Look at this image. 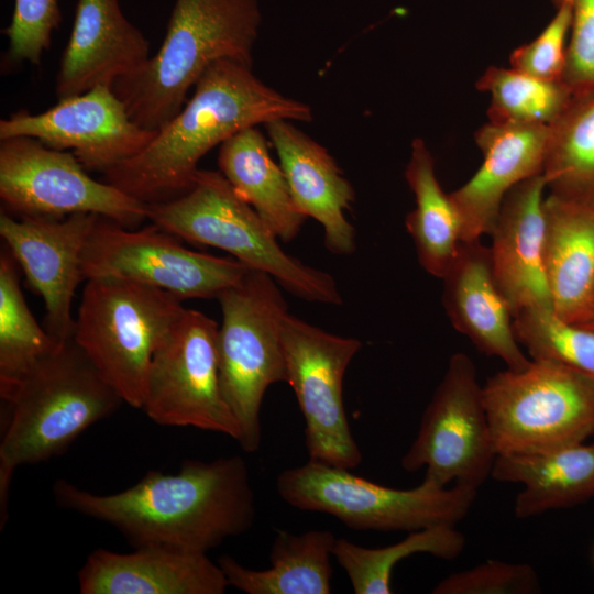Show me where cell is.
<instances>
[{"instance_id": "obj_1", "label": "cell", "mask_w": 594, "mask_h": 594, "mask_svg": "<svg viewBox=\"0 0 594 594\" xmlns=\"http://www.w3.org/2000/svg\"><path fill=\"white\" fill-rule=\"evenodd\" d=\"M53 493L58 506L111 525L134 547L164 543L207 553L251 529L256 515L240 455L187 460L176 473L150 471L113 494H95L66 480H58Z\"/></svg>"}, {"instance_id": "obj_2", "label": "cell", "mask_w": 594, "mask_h": 594, "mask_svg": "<svg viewBox=\"0 0 594 594\" xmlns=\"http://www.w3.org/2000/svg\"><path fill=\"white\" fill-rule=\"evenodd\" d=\"M193 96L133 157L108 169L105 182L145 204L188 191L199 161L238 132L274 120L312 121L311 108L264 84L233 59L212 63Z\"/></svg>"}, {"instance_id": "obj_3", "label": "cell", "mask_w": 594, "mask_h": 594, "mask_svg": "<svg viewBox=\"0 0 594 594\" xmlns=\"http://www.w3.org/2000/svg\"><path fill=\"white\" fill-rule=\"evenodd\" d=\"M1 398L10 416L0 441V529L15 470L59 455L124 403L74 340L37 361Z\"/></svg>"}, {"instance_id": "obj_4", "label": "cell", "mask_w": 594, "mask_h": 594, "mask_svg": "<svg viewBox=\"0 0 594 594\" xmlns=\"http://www.w3.org/2000/svg\"><path fill=\"white\" fill-rule=\"evenodd\" d=\"M261 21L258 0H176L156 54L112 89L135 123L158 131L212 63L252 67Z\"/></svg>"}, {"instance_id": "obj_5", "label": "cell", "mask_w": 594, "mask_h": 594, "mask_svg": "<svg viewBox=\"0 0 594 594\" xmlns=\"http://www.w3.org/2000/svg\"><path fill=\"white\" fill-rule=\"evenodd\" d=\"M147 219L182 239L230 253L248 267L267 273L296 297L342 304L334 278L287 254L221 172L199 169L182 196L147 204Z\"/></svg>"}, {"instance_id": "obj_6", "label": "cell", "mask_w": 594, "mask_h": 594, "mask_svg": "<svg viewBox=\"0 0 594 594\" xmlns=\"http://www.w3.org/2000/svg\"><path fill=\"white\" fill-rule=\"evenodd\" d=\"M184 309L182 299L157 287L89 278L73 340L122 400L141 409L153 354Z\"/></svg>"}, {"instance_id": "obj_7", "label": "cell", "mask_w": 594, "mask_h": 594, "mask_svg": "<svg viewBox=\"0 0 594 594\" xmlns=\"http://www.w3.org/2000/svg\"><path fill=\"white\" fill-rule=\"evenodd\" d=\"M217 299L222 312L217 339L221 389L240 429L238 442L253 453L262 442L264 395L271 385L287 382L282 342L287 304L277 282L253 268Z\"/></svg>"}, {"instance_id": "obj_8", "label": "cell", "mask_w": 594, "mask_h": 594, "mask_svg": "<svg viewBox=\"0 0 594 594\" xmlns=\"http://www.w3.org/2000/svg\"><path fill=\"white\" fill-rule=\"evenodd\" d=\"M276 490L290 506L331 515L351 529L408 532L457 526L477 495L472 486L427 480L410 490L393 488L312 460L279 473Z\"/></svg>"}, {"instance_id": "obj_9", "label": "cell", "mask_w": 594, "mask_h": 594, "mask_svg": "<svg viewBox=\"0 0 594 594\" xmlns=\"http://www.w3.org/2000/svg\"><path fill=\"white\" fill-rule=\"evenodd\" d=\"M483 398L497 455L544 453L594 435V383L557 362L498 372Z\"/></svg>"}, {"instance_id": "obj_10", "label": "cell", "mask_w": 594, "mask_h": 594, "mask_svg": "<svg viewBox=\"0 0 594 594\" xmlns=\"http://www.w3.org/2000/svg\"><path fill=\"white\" fill-rule=\"evenodd\" d=\"M496 458L475 364L468 354L454 353L400 465L408 472L425 468L424 480L439 486L454 481L479 488Z\"/></svg>"}, {"instance_id": "obj_11", "label": "cell", "mask_w": 594, "mask_h": 594, "mask_svg": "<svg viewBox=\"0 0 594 594\" xmlns=\"http://www.w3.org/2000/svg\"><path fill=\"white\" fill-rule=\"evenodd\" d=\"M219 326L185 308L156 348L142 410L155 424L194 427L239 440L240 429L221 389Z\"/></svg>"}, {"instance_id": "obj_12", "label": "cell", "mask_w": 594, "mask_h": 594, "mask_svg": "<svg viewBox=\"0 0 594 594\" xmlns=\"http://www.w3.org/2000/svg\"><path fill=\"white\" fill-rule=\"evenodd\" d=\"M249 268L237 258L187 249L155 223L133 230L105 217L97 219L81 256L85 280L119 277L182 300L217 298Z\"/></svg>"}, {"instance_id": "obj_13", "label": "cell", "mask_w": 594, "mask_h": 594, "mask_svg": "<svg viewBox=\"0 0 594 594\" xmlns=\"http://www.w3.org/2000/svg\"><path fill=\"white\" fill-rule=\"evenodd\" d=\"M0 198L19 216L85 212L128 228L147 219V204L90 177L72 152L29 136L0 140Z\"/></svg>"}, {"instance_id": "obj_14", "label": "cell", "mask_w": 594, "mask_h": 594, "mask_svg": "<svg viewBox=\"0 0 594 594\" xmlns=\"http://www.w3.org/2000/svg\"><path fill=\"white\" fill-rule=\"evenodd\" d=\"M282 342L287 383L305 420L309 460L349 470L360 465L362 453L345 415L342 387L361 341L329 333L287 312Z\"/></svg>"}, {"instance_id": "obj_15", "label": "cell", "mask_w": 594, "mask_h": 594, "mask_svg": "<svg viewBox=\"0 0 594 594\" xmlns=\"http://www.w3.org/2000/svg\"><path fill=\"white\" fill-rule=\"evenodd\" d=\"M156 133L135 123L108 85L61 99L36 114L19 110L0 120V140L34 138L52 148L72 150L86 169L102 173L139 154Z\"/></svg>"}, {"instance_id": "obj_16", "label": "cell", "mask_w": 594, "mask_h": 594, "mask_svg": "<svg viewBox=\"0 0 594 594\" xmlns=\"http://www.w3.org/2000/svg\"><path fill=\"white\" fill-rule=\"evenodd\" d=\"M99 217L80 212L16 219L0 213V235L30 286L43 298L45 329L58 343L73 340V297L84 280L81 256Z\"/></svg>"}, {"instance_id": "obj_17", "label": "cell", "mask_w": 594, "mask_h": 594, "mask_svg": "<svg viewBox=\"0 0 594 594\" xmlns=\"http://www.w3.org/2000/svg\"><path fill=\"white\" fill-rule=\"evenodd\" d=\"M548 134L549 125L490 121L475 132L483 162L464 185L450 193L461 220V242L490 234L509 190L542 174Z\"/></svg>"}, {"instance_id": "obj_18", "label": "cell", "mask_w": 594, "mask_h": 594, "mask_svg": "<svg viewBox=\"0 0 594 594\" xmlns=\"http://www.w3.org/2000/svg\"><path fill=\"white\" fill-rule=\"evenodd\" d=\"M81 594H223L228 580L207 553L146 543L128 553L97 549L78 572Z\"/></svg>"}, {"instance_id": "obj_19", "label": "cell", "mask_w": 594, "mask_h": 594, "mask_svg": "<svg viewBox=\"0 0 594 594\" xmlns=\"http://www.w3.org/2000/svg\"><path fill=\"white\" fill-rule=\"evenodd\" d=\"M441 279L442 304L452 327L507 369H525L531 360L516 339L514 315L494 276L490 248L481 240L461 242Z\"/></svg>"}, {"instance_id": "obj_20", "label": "cell", "mask_w": 594, "mask_h": 594, "mask_svg": "<svg viewBox=\"0 0 594 594\" xmlns=\"http://www.w3.org/2000/svg\"><path fill=\"white\" fill-rule=\"evenodd\" d=\"M150 44L123 14L119 0H78L56 76L58 100L98 85L113 86L150 57Z\"/></svg>"}, {"instance_id": "obj_21", "label": "cell", "mask_w": 594, "mask_h": 594, "mask_svg": "<svg viewBox=\"0 0 594 594\" xmlns=\"http://www.w3.org/2000/svg\"><path fill=\"white\" fill-rule=\"evenodd\" d=\"M544 188L539 174L510 189L490 233L493 273L514 317L525 310H552L542 260Z\"/></svg>"}, {"instance_id": "obj_22", "label": "cell", "mask_w": 594, "mask_h": 594, "mask_svg": "<svg viewBox=\"0 0 594 594\" xmlns=\"http://www.w3.org/2000/svg\"><path fill=\"white\" fill-rule=\"evenodd\" d=\"M264 127L298 211L323 227L324 245L331 253L352 254L355 230L344 211L354 201L355 193L334 158L289 120H274Z\"/></svg>"}, {"instance_id": "obj_23", "label": "cell", "mask_w": 594, "mask_h": 594, "mask_svg": "<svg viewBox=\"0 0 594 594\" xmlns=\"http://www.w3.org/2000/svg\"><path fill=\"white\" fill-rule=\"evenodd\" d=\"M543 217L542 260L552 311L583 327L594 299V207L549 194Z\"/></svg>"}, {"instance_id": "obj_24", "label": "cell", "mask_w": 594, "mask_h": 594, "mask_svg": "<svg viewBox=\"0 0 594 594\" xmlns=\"http://www.w3.org/2000/svg\"><path fill=\"white\" fill-rule=\"evenodd\" d=\"M491 477L522 486L514 504L518 519L576 506L594 497V441L544 453L497 455Z\"/></svg>"}, {"instance_id": "obj_25", "label": "cell", "mask_w": 594, "mask_h": 594, "mask_svg": "<svg viewBox=\"0 0 594 594\" xmlns=\"http://www.w3.org/2000/svg\"><path fill=\"white\" fill-rule=\"evenodd\" d=\"M218 165L235 194L249 204L283 241L295 239L307 219L294 202L280 165L268 151L257 127L246 128L226 140Z\"/></svg>"}, {"instance_id": "obj_26", "label": "cell", "mask_w": 594, "mask_h": 594, "mask_svg": "<svg viewBox=\"0 0 594 594\" xmlns=\"http://www.w3.org/2000/svg\"><path fill=\"white\" fill-rule=\"evenodd\" d=\"M336 540L329 530L299 535L277 530L268 569H249L230 556H222L218 563L229 586L248 594H329Z\"/></svg>"}, {"instance_id": "obj_27", "label": "cell", "mask_w": 594, "mask_h": 594, "mask_svg": "<svg viewBox=\"0 0 594 594\" xmlns=\"http://www.w3.org/2000/svg\"><path fill=\"white\" fill-rule=\"evenodd\" d=\"M416 207L405 219L420 266L442 278L461 243V220L450 194L444 193L435 173V160L425 141H413L405 169Z\"/></svg>"}, {"instance_id": "obj_28", "label": "cell", "mask_w": 594, "mask_h": 594, "mask_svg": "<svg viewBox=\"0 0 594 594\" xmlns=\"http://www.w3.org/2000/svg\"><path fill=\"white\" fill-rule=\"evenodd\" d=\"M542 174L550 194L594 207V88L573 92L549 125Z\"/></svg>"}, {"instance_id": "obj_29", "label": "cell", "mask_w": 594, "mask_h": 594, "mask_svg": "<svg viewBox=\"0 0 594 594\" xmlns=\"http://www.w3.org/2000/svg\"><path fill=\"white\" fill-rule=\"evenodd\" d=\"M465 548V537L457 526L437 525L409 531L399 542L366 548L339 538L332 556L345 571L356 594H389L395 565L405 558L427 553L443 560L457 559Z\"/></svg>"}, {"instance_id": "obj_30", "label": "cell", "mask_w": 594, "mask_h": 594, "mask_svg": "<svg viewBox=\"0 0 594 594\" xmlns=\"http://www.w3.org/2000/svg\"><path fill=\"white\" fill-rule=\"evenodd\" d=\"M19 268L6 246L0 254V396L63 344L35 320L21 289Z\"/></svg>"}, {"instance_id": "obj_31", "label": "cell", "mask_w": 594, "mask_h": 594, "mask_svg": "<svg viewBox=\"0 0 594 594\" xmlns=\"http://www.w3.org/2000/svg\"><path fill=\"white\" fill-rule=\"evenodd\" d=\"M476 88L491 97L490 122L550 125L573 91L563 80H544L513 67H488Z\"/></svg>"}, {"instance_id": "obj_32", "label": "cell", "mask_w": 594, "mask_h": 594, "mask_svg": "<svg viewBox=\"0 0 594 594\" xmlns=\"http://www.w3.org/2000/svg\"><path fill=\"white\" fill-rule=\"evenodd\" d=\"M514 331L531 359L562 364L594 383V332L563 321L551 309L514 317Z\"/></svg>"}, {"instance_id": "obj_33", "label": "cell", "mask_w": 594, "mask_h": 594, "mask_svg": "<svg viewBox=\"0 0 594 594\" xmlns=\"http://www.w3.org/2000/svg\"><path fill=\"white\" fill-rule=\"evenodd\" d=\"M541 592L537 571L528 563L487 560L453 572L431 591L433 594H536Z\"/></svg>"}, {"instance_id": "obj_34", "label": "cell", "mask_w": 594, "mask_h": 594, "mask_svg": "<svg viewBox=\"0 0 594 594\" xmlns=\"http://www.w3.org/2000/svg\"><path fill=\"white\" fill-rule=\"evenodd\" d=\"M61 21L59 0H14L11 21L2 31L9 38V59L41 64Z\"/></svg>"}, {"instance_id": "obj_35", "label": "cell", "mask_w": 594, "mask_h": 594, "mask_svg": "<svg viewBox=\"0 0 594 594\" xmlns=\"http://www.w3.org/2000/svg\"><path fill=\"white\" fill-rule=\"evenodd\" d=\"M553 1V19L535 40L517 47L509 57L510 67L544 80H562L572 21V1Z\"/></svg>"}, {"instance_id": "obj_36", "label": "cell", "mask_w": 594, "mask_h": 594, "mask_svg": "<svg viewBox=\"0 0 594 594\" xmlns=\"http://www.w3.org/2000/svg\"><path fill=\"white\" fill-rule=\"evenodd\" d=\"M572 21L562 80L573 92L594 88V0H571Z\"/></svg>"}, {"instance_id": "obj_37", "label": "cell", "mask_w": 594, "mask_h": 594, "mask_svg": "<svg viewBox=\"0 0 594 594\" xmlns=\"http://www.w3.org/2000/svg\"><path fill=\"white\" fill-rule=\"evenodd\" d=\"M582 328H585V329L591 330V331L594 332V299H593V305H592V310H591L590 318H588L587 322Z\"/></svg>"}]
</instances>
